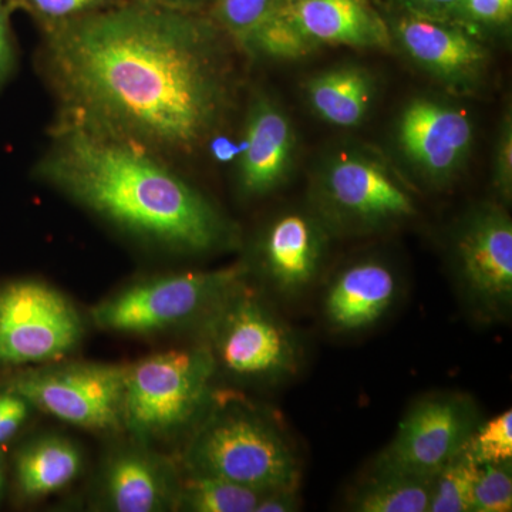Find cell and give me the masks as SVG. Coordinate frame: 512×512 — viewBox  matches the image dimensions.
Wrapping results in <instances>:
<instances>
[{
	"instance_id": "1",
	"label": "cell",
	"mask_w": 512,
	"mask_h": 512,
	"mask_svg": "<svg viewBox=\"0 0 512 512\" xmlns=\"http://www.w3.org/2000/svg\"><path fill=\"white\" fill-rule=\"evenodd\" d=\"M40 30V70L59 104L57 124L165 163L208 143L231 106L222 33L202 13L124 0Z\"/></svg>"
},
{
	"instance_id": "2",
	"label": "cell",
	"mask_w": 512,
	"mask_h": 512,
	"mask_svg": "<svg viewBox=\"0 0 512 512\" xmlns=\"http://www.w3.org/2000/svg\"><path fill=\"white\" fill-rule=\"evenodd\" d=\"M39 180L124 231L175 251L228 245L231 225L197 188L140 148L56 124Z\"/></svg>"
},
{
	"instance_id": "3",
	"label": "cell",
	"mask_w": 512,
	"mask_h": 512,
	"mask_svg": "<svg viewBox=\"0 0 512 512\" xmlns=\"http://www.w3.org/2000/svg\"><path fill=\"white\" fill-rule=\"evenodd\" d=\"M187 473L252 490L299 487L301 464L274 417L237 397L214 394L184 453Z\"/></svg>"
},
{
	"instance_id": "4",
	"label": "cell",
	"mask_w": 512,
	"mask_h": 512,
	"mask_svg": "<svg viewBox=\"0 0 512 512\" xmlns=\"http://www.w3.org/2000/svg\"><path fill=\"white\" fill-rule=\"evenodd\" d=\"M215 370L248 384L291 379L301 369L298 335L252 289L239 282L198 322Z\"/></svg>"
},
{
	"instance_id": "5",
	"label": "cell",
	"mask_w": 512,
	"mask_h": 512,
	"mask_svg": "<svg viewBox=\"0 0 512 512\" xmlns=\"http://www.w3.org/2000/svg\"><path fill=\"white\" fill-rule=\"evenodd\" d=\"M217 376L204 346L167 350L126 366L123 429L137 440H163L195 426Z\"/></svg>"
},
{
	"instance_id": "6",
	"label": "cell",
	"mask_w": 512,
	"mask_h": 512,
	"mask_svg": "<svg viewBox=\"0 0 512 512\" xmlns=\"http://www.w3.org/2000/svg\"><path fill=\"white\" fill-rule=\"evenodd\" d=\"M247 275L248 266L232 265L137 282L94 306L93 322L119 333L161 332L198 323Z\"/></svg>"
},
{
	"instance_id": "7",
	"label": "cell",
	"mask_w": 512,
	"mask_h": 512,
	"mask_svg": "<svg viewBox=\"0 0 512 512\" xmlns=\"http://www.w3.org/2000/svg\"><path fill=\"white\" fill-rule=\"evenodd\" d=\"M126 366L47 363L10 379L6 390L64 423L80 429L123 430Z\"/></svg>"
},
{
	"instance_id": "8",
	"label": "cell",
	"mask_w": 512,
	"mask_h": 512,
	"mask_svg": "<svg viewBox=\"0 0 512 512\" xmlns=\"http://www.w3.org/2000/svg\"><path fill=\"white\" fill-rule=\"evenodd\" d=\"M83 333L79 312L52 286L29 279L0 285V366L55 363Z\"/></svg>"
},
{
	"instance_id": "9",
	"label": "cell",
	"mask_w": 512,
	"mask_h": 512,
	"mask_svg": "<svg viewBox=\"0 0 512 512\" xmlns=\"http://www.w3.org/2000/svg\"><path fill=\"white\" fill-rule=\"evenodd\" d=\"M454 268L474 315L487 322L511 315L512 222L504 208L481 205L464 218L454 238Z\"/></svg>"
},
{
	"instance_id": "10",
	"label": "cell",
	"mask_w": 512,
	"mask_h": 512,
	"mask_svg": "<svg viewBox=\"0 0 512 512\" xmlns=\"http://www.w3.org/2000/svg\"><path fill=\"white\" fill-rule=\"evenodd\" d=\"M320 218L328 228L373 231L413 217L412 195L383 165L359 154L333 158L318 188Z\"/></svg>"
},
{
	"instance_id": "11",
	"label": "cell",
	"mask_w": 512,
	"mask_h": 512,
	"mask_svg": "<svg viewBox=\"0 0 512 512\" xmlns=\"http://www.w3.org/2000/svg\"><path fill=\"white\" fill-rule=\"evenodd\" d=\"M478 426L476 407L457 394H433L410 407L375 468L434 477L466 447Z\"/></svg>"
},
{
	"instance_id": "12",
	"label": "cell",
	"mask_w": 512,
	"mask_h": 512,
	"mask_svg": "<svg viewBox=\"0 0 512 512\" xmlns=\"http://www.w3.org/2000/svg\"><path fill=\"white\" fill-rule=\"evenodd\" d=\"M473 141V121L466 111L439 100L410 101L397 123L400 151L431 183L453 180Z\"/></svg>"
},
{
	"instance_id": "13",
	"label": "cell",
	"mask_w": 512,
	"mask_h": 512,
	"mask_svg": "<svg viewBox=\"0 0 512 512\" xmlns=\"http://www.w3.org/2000/svg\"><path fill=\"white\" fill-rule=\"evenodd\" d=\"M328 249L322 218L289 211L266 227L258 245V269L272 292L295 299L318 281Z\"/></svg>"
},
{
	"instance_id": "14",
	"label": "cell",
	"mask_w": 512,
	"mask_h": 512,
	"mask_svg": "<svg viewBox=\"0 0 512 512\" xmlns=\"http://www.w3.org/2000/svg\"><path fill=\"white\" fill-rule=\"evenodd\" d=\"M390 33L414 62L446 82L474 79L487 62L485 47L473 33L450 20L406 10Z\"/></svg>"
},
{
	"instance_id": "15",
	"label": "cell",
	"mask_w": 512,
	"mask_h": 512,
	"mask_svg": "<svg viewBox=\"0 0 512 512\" xmlns=\"http://www.w3.org/2000/svg\"><path fill=\"white\" fill-rule=\"evenodd\" d=\"M295 153V133L281 107L261 97L252 104L241 138L238 183L248 197H259L284 183Z\"/></svg>"
},
{
	"instance_id": "16",
	"label": "cell",
	"mask_w": 512,
	"mask_h": 512,
	"mask_svg": "<svg viewBox=\"0 0 512 512\" xmlns=\"http://www.w3.org/2000/svg\"><path fill=\"white\" fill-rule=\"evenodd\" d=\"M399 281L389 265L365 259L346 266L323 296V316L333 330L362 332L375 326L392 309Z\"/></svg>"
},
{
	"instance_id": "17",
	"label": "cell",
	"mask_w": 512,
	"mask_h": 512,
	"mask_svg": "<svg viewBox=\"0 0 512 512\" xmlns=\"http://www.w3.org/2000/svg\"><path fill=\"white\" fill-rule=\"evenodd\" d=\"M316 45L387 47L392 33L370 0H279Z\"/></svg>"
},
{
	"instance_id": "18",
	"label": "cell",
	"mask_w": 512,
	"mask_h": 512,
	"mask_svg": "<svg viewBox=\"0 0 512 512\" xmlns=\"http://www.w3.org/2000/svg\"><path fill=\"white\" fill-rule=\"evenodd\" d=\"M178 483L173 468L140 447H127L110 458L104 471L107 507L117 512H157L174 508Z\"/></svg>"
},
{
	"instance_id": "19",
	"label": "cell",
	"mask_w": 512,
	"mask_h": 512,
	"mask_svg": "<svg viewBox=\"0 0 512 512\" xmlns=\"http://www.w3.org/2000/svg\"><path fill=\"white\" fill-rule=\"evenodd\" d=\"M306 96L320 119L333 126L356 127L372 107L375 83L360 67H336L312 77L306 84Z\"/></svg>"
},
{
	"instance_id": "20",
	"label": "cell",
	"mask_w": 512,
	"mask_h": 512,
	"mask_svg": "<svg viewBox=\"0 0 512 512\" xmlns=\"http://www.w3.org/2000/svg\"><path fill=\"white\" fill-rule=\"evenodd\" d=\"M82 470V454L72 441L47 436L32 441L16 458V477L25 497L40 498L67 487Z\"/></svg>"
},
{
	"instance_id": "21",
	"label": "cell",
	"mask_w": 512,
	"mask_h": 512,
	"mask_svg": "<svg viewBox=\"0 0 512 512\" xmlns=\"http://www.w3.org/2000/svg\"><path fill=\"white\" fill-rule=\"evenodd\" d=\"M433 477H417L375 468L350 495L356 512H427Z\"/></svg>"
},
{
	"instance_id": "22",
	"label": "cell",
	"mask_w": 512,
	"mask_h": 512,
	"mask_svg": "<svg viewBox=\"0 0 512 512\" xmlns=\"http://www.w3.org/2000/svg\"><path fill=\"white\" fill-rule=\"evenodd\" d=\"M178 483L174 508L187 512H255L261 491L210 476L187 473Z\"/></svg>"
},
{
	"instance_id": "23",
	"label": "cell",
	"mask_w": 512,
	"mask_h": 512,
	"mask_svg": "<svg viewBox=\"0 0 512 512\" xmlns=\"http://www.w3.org/2000/svg\"><path fill=\"white\" fill-rule=\"evenodd\" d=\"M242 47L255 55L288 60L309 55L319 46L306 36L288 10L276 0L274 8L256 26Z\"/></svg>"
},
{
	"instance_id": "24",
	"label": "cell",
	"mask_w": 512,
	"mask_h": 512,
	"mask_svg": "<svg viewBox=\"0 0 512 512\" xmlns=\"http://www.w3.org/2000/svg\"><path fill=\"white\" fill-rule=\"evenodd\" d=\"M477 468L464 450L451 458L433 477L427 512H471Z\"/></svg>"
},
{
	"instance_id": "25",
	"label": "cell",
	"mask_w": 512,
	"mask_h": 512,
	"mask_svg": "<svg viewBox=\"0 0 512 512\" xmlns=\"http://www.w3.org/2000/svg\"><path fill=\"white\" fill-rule=\"evenodd\" d=\"M275 3L276 0H214L205 16L221 33L242 46Z\"/></svg>"
},
{
	"instance_id": "26",
	"label": "cell",
	"mask_w": 512,
	"mask_h": 512,
	"mask_svg": "<svg viewBox=\"0 0 512 512\" xmlns=\"http://www.w3.org/2000/svg\"><path fill=\"white\" fill-rule=\"evenodd\" d=\"M124 0H6L10 12L23 10L40 29L121 5Z\"/></svg>"
},
{
	"instance_id": "27",
	"label": "cell",
	"mask_w": 512,
	"mask_h": 512,
	"mask_svg": "<svg viewBox=\"0 0 512 512\" xmlns=\"http://www.w3.org/2000/svg\"><path fill=\"white\" fill-rule=\"evenodd\" d=\"M464 451L477 464L512 461V410L478 424Z\"/></svg>"
},
{
	"instance_id": "28",
	"label": "cell",
	"mask_w": 512,
	"mask_h": 512,
	"mask_svg": "<svg viewBox=\"0 0 512 512\" xmlns=\"http://www.w3.org/2000/svg\"><path fill=\"white\" fill-rule=\"evenodd\" d=\"M512 510V463L478 464L471 512Z\"/></svg>"
},
{
	"instance_id": "29",
	"label": "cell",
	"mask_w": 512,
	"mask_h": 512,
	"mask_svg": "<svg viewBox=\"0 0 512 512\" xmlns=\"http://www.w3.org/2000/svg\"><path fill=\"white\" fill-rule=\"evenodd\" d=\"M512 0H458L450 22L473 29H498L510 25Z\"/></svg>"
},
{
	"instance_id": "30",
	"label": "cell",
	"mask_w": 512,
	"mask_h": 512,
	"mask_svg": "<svg viewBox=\"0 0 512 512\" xmlns=\"http://www.w3.org/2000/svg\"><path fill=\"white\" fill-rule=\"evenodd\" d=\"M494 188L505 204L512 198V121L505 114L498 131L494 160Z\"/></svg>"
},
{
	"instance_id": "31",
	"label": "cell",
	"mask_w": 512,
	"mask_h": 512,
	"mask_svg": "<svg viewBox=\"0 0 512 512\" xmlns=\"http://www.w3.org/2000/svg\"><path fill=\"white\" fill-rule=\"evenodd\" d=\"M30 404L19 394L0 393V446L12 439L28 419Z\"/></svg>"
},
{
	"instance_id": "32",
	"label": "cell",
	"mask_w": 512,
	"mask_h": 512,
	"mask_svg": "<svg viewBox=\"0 0 512 512\" xmlns=\"http://www.w3.org/2000/svg\"><path fill=\"white\" fill-rule=\"evenodd\" d=\"M12 12L6 5H0V90L12 79L18 66V49L10 26Z\"/></svg>"
},
{
	"instance_id": "33",
	"label": "cell",
	"mask_w": 512,
	"mask_h": 512,
	"mask_svg": "<svg viewBox=\"0 0 512 512\" xmlns=\"http://www.w3.org/2000/svg\"><path fill=\"white\" fill-rule=\"evenodd\" d=\"M301 510L298 487L276 488L262 494L255 512H295Z\"/></svg>"
},
{
	"instance_id": "34",
	"label": "cell",
	"mask_w": 512,
	"mask_h": 512,
	"mask_svg": "<svg viewBox=\"0 0 512 512\" xmlns=\"http://www.w3.org/2000/svg\"><path fill=\"white\" fill-rule=\"evenodd\" d=\"M404 9L429 18L450 20L458 0H400Z\"/></svg>"
},
{
	"instance_id": "35",
	"label": "cell",
	"mask_w": 512,
	"mask_h": 512,
	"mask_svg": "<svg viewBox=\"0 0 512 512\" xmlns=\"http://www.w3.org/2000/svg\"><path fill=\"white\" fill-rule=\"evenodd\" d=\"M207 144L210 147L212 157L218 163H232V161H238L239 156H241V141L237 143V141L224 136V134H214Z\"/></svg>"
},
{
	"instance_id": "36",
	"label": "cell",
	"mask_w": 512,
	"mask_h": 512,
	"mask_svg": "<svg viewBox=\"0 0 512 512\" xmlns=\"http://www.w3.org/2000/svg\"><path fill=\"white\" fill-rule=\"evenodd\" d=\"M140 2L157 6V8L175 10V12L202 13V10L207 12L214 0H140Z\"/></svg>"
},
{
	"instance_id": "37",
	"label": "cell",
	"mask_w": 512,
	"mask_h": 512,
	"mask_svg": "<svg viewBox=\"0 0 512 512\" xmlns=\"http://www.w3.org/2000/svg\"><path fill=\"white\" fill-rule=\"evenodd\" d=\"M3 480H5V470H3V458L0 456V488H2Z\"/></svg>"
},
{
	"instance_id": "38",
	"label": "cell",
	"mask_w": 512,
	"mask_h": 512,
	"mask_svg": "<svg viewBox=\"0 0 512 512\" xmlns=\"http://www.w3.org/2000/svg\"><path fill=\"white\" fill-rule=\"evenodd\" d=\"M6 0H0V5H5Z\"/></svg>"
},
{
	"instance_id": "39",
	"label": "cell",
	"mask_w": 512,
	"mask_h": 512,
	"mask_svg": "<svg viewBox=\"0 0 512 512\" xmlns=\"http://www.w3.org/2000/svg\"><path fill=\"white\" fill-rule=\"evenodd\" d=\"M0 491H2V488H0Z\"/></svg>"
}]
</instances>
